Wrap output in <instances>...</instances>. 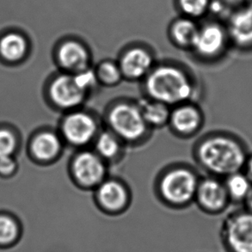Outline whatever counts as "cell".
Returning a JSON list of instances; mask_svg holds the SVG:
<instances>
[{"label":"cell","instance_id":"obj_1","mask_svg":"<svg viewBox=\"0 0 252 252\" xmlns=\"http://www.w3.org/2000/svg\"><path fill=\"white\" fill-rule=\"evenodd\" d=\"M144 80L147 96L170 107L189 102L195 92L193 80L176 65H155Z\"/></svg>","mask_w":252,"mask_h":252},{"label":"cell","instance_id":"obj_2","mask_svg":"<svg viewBox=\"0 0 252 252\" xmlns=\"http://www.w3.org/2000/svg\"><path fill=\"white\" fill-rule=\"evenodd\" d=\"M198 161L205 170L217 176L239 172L246 162L242 146L230 137L215 135L201 141L197 147Z\"/></svg>","mask_w":252,"mask_h":252},{"label":"cell","instance_id":"obj_3","mask_svg":"<svg viewBox=\"0 0 252 252\" xmlns=\"http://www.w3.org/2000/svg\"><path fill=\"white\" fill-rule=\"evenodd\" d=\"M107 123L109 130L126 143L140 142L150 128L137 102H119L114 104L107 113Z\"/></svg>","mask_w":252,"mask_h":252},{"label":"cell","instance_id":"obj_4","mask_svg":"<svg viewBox=\"0 0 252 252\" xmlns=\"http://www.w3.org/2000/svg\"><path fill=\"white\" fill-rule=\"evenodd\" d=\"M199 179L189 168H172L161 177L158 190L163 201L170 207L182 208L194 201Z\"/></svg>","mask_w":252,"mask_h":252},{"label":"cell","instance_id":"obj_5","mask_svg":"<svg viewBox=\"0 0 252 252\" xmlns=\"http://www.w3.org/2000/svg\"><path fill=\"white\" fill-rule=\"evenodd\" d=\"M229 44L225 24L217 19H211L200 24L190 51L199 58L213 60L223 55Z\"/></svg>","mask_w":252,"mask_h":252},{"label":"cell","instance_id":"obj_6","mask_svg":"<svg viewBox=\"0 0 252 252\" xmlns=\"http://www.w3.org/2000/svg\"><path fill=\"white\" fill-rule=\"evenodd\" d=\"M223 246L227 252H252V214L238 212L225 220L221 228Z\"/></svg>","mask_w":252,"mask_h":252},{"label":"cell","instance_id":"obj_7","mask_svg":"<svg viewBox=\"0 0 252 252\" xmlns=\"http://www.w3.org/2000/svg\"><path fill=\"white\" fill-rule=\"evenodd\" d=\"M72 179L79 187L94 189L107 178V165L95 151L83 150L71 162Z\"/></svg>","mask_w":252,"mask_h":252},{"label":"cell","instance_id":"obj_8","mask_svg":"<svg viewBox=\"0 0 252 252\" xmlns=\"http://www.w3.org/2000/svg\"><path fill=\"white\" fill-rule=\"evenodd\" d=\"M63 139L72 147H84L95 140L98 126L92 114L74 109L65 116L62 123Z\"/></svg>","mask_w":252,"mask_h":252},{"label":"cell","instance_id":"obj_9","mask_svg":"<svg viewBox=\"0 0 252 252\" xmlns=\"http://www.w3.org/2000/svg\"><path fill=\"white\" fill-rule=\"evenodd\" d=\"M49 95L58 108L72 111L82 105L89 94L79 86L72 73L65 72L52 81Z\"/></svg>","mask_w":252,"mask_h":252},{"label":"cell","instance_id":"obj_10","mask_svg":"<svg viewBox=\"0 0 252 252\" xmlns=\"http://www.w3.org/2000/svg\"><path fill=\"white\" fill-rule=\"evenodd\" d=\"M98 208L107 215H117L126 211L130 203V193L126 185L116 179L105 180L95 189Z\"/></svg>","mask_w":252,"mask_h":252},{"label":"cell","instance_id":"obj_11","mask_svg":"<svg viewBox=\"0 0 252 252\" xmlns=\"http://www.w3.org/2000/svg\"><path fill=\"white\" fill-rule=\"evenodd\" d=\"M118 64L123 78L130 80L145 79L155 66L153 52L139 44L126 48L120 56Z\"/></svg>","mask_w":252,"mask_h":252},{"label":"cell","instance_id":"obj_12","mask_svg":"<svg viewBox=\"0 0 252 252\" xmlns=\"http://www.w3.org/2000/svg\"><path fill=\"white\" fill-rule=\"evenodd\" d=\"M56 58L65 72L76 73L91 67L92 54L82 40L68 37L58 45Z\"/></svg>","mask_w":252,"mask_h":252},{"label":"cell","instance_id":"obj_13","mask_svg":"<svg viewBox=\"0 0 252 252\" xmlns=\"http://www.w3.org/2000/svg\"><path fill=\"white\" fill-rule=\"evenodd\" d=\"M228 193L225 184L215 177H208L199 181L194 201L201 210L216 215L221 213L228 205Z\"/></svg>","mask_w":252,"mask_h":252},{"label":"cell","instance_id":"obj_14","mask_svg":"<svg viewBox=\"0 0 252 252\" xmlns=\"http://www.w3.org/2000/svg\"><path fill=\"white\" fill-rule=\"evenodd\" d=\"M225 27L230 44L243 50L252 48V5L244 3L230 14Z\"/></svg>","mask_w":252,"mask_h":252},{"label":"cell","instance_id":"obj_15","mask_svg":"<svg viewBox=\"0 0 252 252\" xmlns=\"http://www.w3.org/2000/svg\"><path fill=\"white\" fill-rule=\"evenodd\" d=\"M202 116L195 106L185 102L175 106L170 112L169 125L175 133L183 136L194 134L200 128Z\"/></svg>","mask_w":252,"mask_h":252},{"label":"cell","instance_id":"obj_16","mask_svg":"<svg viewBox=\"0 0 252 252\" xmlns=\"http://www.w3.org/2000/svg\"><path fill=\"white\" fill-rule=\"evenodd\" d=\"M199 28L198 21L179 15L170 22L168 28L169 39L177 48L191 50Z\"/></svg>","mask_w":252,"mask_h":252},{"label":"cell","instance_id":"obj_17","mask_svg":"<svg viewBox=\"0 0 252 252\" xmlns=\"http://www.w3.org/2000/svg\"><path fill=\"white\" fill-rule=\"evenodd\" d=\"M137 104L149 127H162L169 124L171 112L170 106L148 96L140 99Z\"/></svg>","mask_w":252,"mask_h":252},{"label":"cell","instance_id":"obj_18","mask_svg":"<svg viewBox=\"0 0 252 252\" xmlns=\"http://www.w3.org/2000/svg\"><path fill=\"white\" fill-rule=\"evenodd\" d=\"M62 149V139L51 132L38 134L32 143V152L41 161L54 160L61 154Z\"/></svg>","mask_w":252,"mask_h":252},{"label":"cell","instance_id":"obj_19","mask_svg":"<svg viewBox=\"0 0 252 252\" xmlns=\"http://www.w3.org/2000/svg\"><path fill=\"white\" fill-rule=\"evenodd\" d=\"M93 143L95 153L104 161L115 160L122 154L123 142L110 130L97 133Z\"/></svg>","mask_w":252,"mask_h":252},{"label":"cell","instance_id":"obj_20","mask_svg":"<svg viewBox=\"0 0 252 252\" xmlns=\"http://www.w3.org/2000/svg\"><path fill=\"white\" fill-rule=\"evenodd\" d=\"M27 50V42L22 35L10 33L0 41V53L3 58L14 62L22 58Z\"/></svg>","mask_w":252,"mask_h":252},{"label":"cell","instance_id":"obj_21","mask_svg":"<svg viewBox=\"0 0 252 252\" xmlns=\"http://www.w3.org/2000/svg\"><path fill=\"white\" fill-rule=\"evenodd\" d=\"M212 0H175L181 16L199 21L209 14Z\"/></svg>","mask_w":252,"mask_h":252},{"label":"cell","instance_id":"obj_22","mask_svg":"<svg viewBox=\"0 0 252 252\" xmlns=\"http://www.w3.org/2000/svg\"><path fill=\"white\" fill-rule=\"evenodd\" d=\"M225 189L229 198L234 201H244L252 189V182L246 175L235 172L226 177Z\"/></svg>","mask_w":252,"mask_h":252},{"label":"cell","instance_id":"obj_23","mask_svg":"<svg viewBox=\"0 0 252 252\" xmlns=\"http://www.w3.org/2000/svg\"><path fill=\"white\" fill-rule=\"evenodd\" d=\"M99 84L114 86L118 85L123 78V72L118 62L105 60L100 62L95 68Z\"/></svg>","mask_w":252,"mask_h":252},{"label":"cell","instance_id":"obj_24","mask_svg":"<svg viewBox=\"0 0 252 252\" xmlns=\"http://www.w3.org/2000/svg\"><path fill=\"white\" fill-rule=\"evenodd\" d=\"M18 236V227L13 219L0 215V246L13 245Z\"/></svg>","mask_w":252,"mask_h":252},{"label":"cell","instance_id":"obj_25","mask_svg":"<svg viewBox=\"0 0 252 252\" xmlns=\"http://www.w3.org/2000/svg\"><path fill=\"white\" fill-rule=\"evenodd\" d=\"M72 74L74 76L76 81L79 84V86L88 94H90V92H92L97 85H99V81L95 74V69L92 67H89Z\"/></svg>","mask_w":252,"mask_h":252},{"label":"cell","instance_id":"obj_26","mask_svg":"<svg viewBox=\"0 0 252 252\" xmlns=\"http://www.w3.org/2000/svg\"><path fill=\"white\" fill-rule=\"evenodd\" d=\"M16 148V139L8 130H0V158L10 157Z\"/></svg>","mask_w":252,"mask_h":252},{"label":"cell","instance_id":"obj_27","mask_svg":"<svg viewBox=\"0 0 252 252\" xmlns=\"http://www.w3.org/2000/svg\"><path fill=\"white\" fill-rule=\"evenodd\" d=\"M16 168L15 161L10 157L0 158V173L9 175L12 173Z\"/></svg>","mask_w":252,"mask_h":252},{"label":"cell","instance_id":"obj_28","mask_svg":"<svg viewBox=\"0 0 252 252\" xmlns=\"http://www.w3.org/2000/svg\"><path fill=\"white\" fill-rule=\"evenodd\" d=\"M244 201L246 202V210L251 212L252 214V187L250 189L249 193L246 195Z\"/></svg>","mask_w":252,"mask_h":252},{"label":"cell","instance_id":"obj_29","mask_svg":"<svg viewBox=\"0 0 252 252\" xmlns=\"http://www.w3.org/2000/svg\"><path fill=\"white\" fill-rule=\"evenodd\" d=\"M246 176L249 178L252 184V158L246 163Z\"/></svg>","mask_w":252,"mask_h":252},{"label":"cell","instance_id":"obj_30","mask_svg":"<svg viewBox=\"0 0 252 252\" xmlns=\"http://www.w3.org/2000/svg\"><path fill=\"white\" fill-rule=\"evenodd\" d=\"M245 3H246V4L252 5V0H245Z\"/></svg>","mask_w":252,"mask_h":252}]
</instances>
